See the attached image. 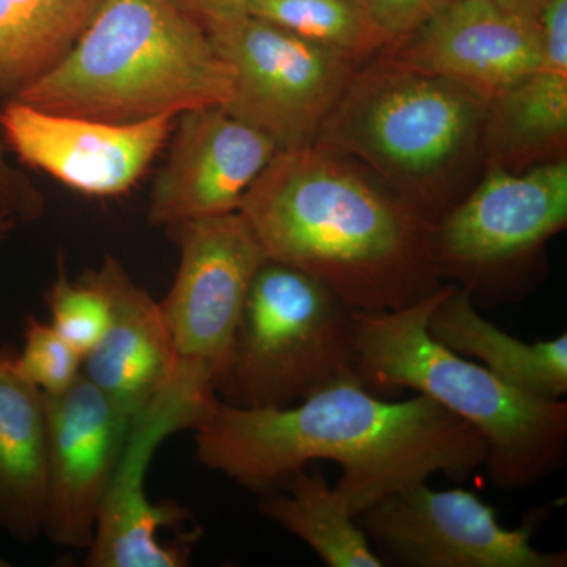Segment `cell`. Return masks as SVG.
Instances as JSON below:
<instances>
[{
	"instance_id": "obj_22",
	"label": "cell",
	"mask_w": 567,
	"mask_h": 567,
	"mask_svg": "<svg viewBox=\"0 0 567 567\" xmlns=\"http://www.w3.org/2000/svg\"><path fill=\"white\" fill-rule=\"evenodd\" d=\"M248 13L358 65L394 43L361 0H252Z\"/></svg>"
},
{
	"instance_id": "obj_12",
	"label": "cell",
	"mask_w": 567,
	"mask_h": 567,
	"mask_svg": "<svg viewBox=\"0 0 567 567\" xmlns=\"http://www.w3.org/2000/svg\"><path fill=\"white\" fill-rule=\"evenodd\" d=\"M177 115L115 123L54 114L9 100L0 136L25 166L91 197L128 193L169 142Z\"/></svg>"
},
{
	"instance_id": "obj_14",
	"label": "cell",
	"mask_w": 567,
	"mask_h": 567,
	"mask_svg": "<svg viewBox=\"0 0 567 567\" xmlns=\"http://www.w3.org/2000/svg\"><path fill=\"white\" fill-rule=\"evenodd\" d=\"M169 142L147 208L148 223L164 229L238 212L279 152L267 134L221 106L178 114Z\"/></svg>"
},
{
	"instance_id": "obj_19",
	"label": "cell",
	"mask_w": 567,
	"mask_h": 567,
	"mask_svg": "<svg viewBox=\"0 0 567 567\" xmlns=\"http://www.w3.org/2000/svg\"><path fill=\"white\" fill-rule=\"evenodd\" d=\"M429 334L454 353L481 361L503 382L536 398L559 401L567 394V336L525 342L488 322L472 295L443 284L427 320Z\"/></svg>"
},
{
	"instance_id": "obj_27",
	"label": "cell",
	"mask_w": 567,
	"mask_h": 567,
	"mask_svg": "<svg viewBox=\"0 0 567 567\" xmlns=\"http://www.w3.org/2000/svg\"><path fill=\"white\" fill-rule=\"evenodd\" d=\"M174 2L205 29L212 22L248 13L252 0H174Z\"/></svg>"
},
{
	"instance_id": "obj_7",
	"label": "cell",
	"mask_w": 567,
	"mask_h": 567,
	"mask_svg": "<svg viewBox=\"0 0 567 567\" xmlns=\"http://www.w3.org/2000/svg\"><path fill=\"white\" fill-rule=\"evenodd\" d=\"M566 227L567 158L524 171L486 167L432 229L436 274L475 305L516 300L535 286L546 245Z\"/></svg>"
},
{
	"instance_id": "obj_24",
	"label": "cell",
	"mask_w": 567,
	"mask_h": 567,
	"mask_svg": "<svg viewBox=\"0 0 567 567\" xmlns=\"http://www.w3.org/2000/svg\"><path fill=\"white\" fill-rule=\"evenodd\" d=\"M84 357L54 327L29 316L24 323V344L14 354V365L41 393L58 395L82 375Z\"/></svg>"
},
{
	"instance_id": "obj_25",
	"label": "cell",
	"mask_w": 567,
	"mask_h": 567,
	"mask_svg": "<svg viewBox=\"0 0 567 567\" xmlns=\"http://www.w3.org/2000/svg\"><path fill=\"white\" fill-rule=\"evenodd\" d=\"M47 199L24 171L9 159V148L0 136V215L18 224L39 221Z\"/></svg>"
},
{
	"instance_id": "obj_20",
	"label": "cell",
	"mask_w": 567,
	"mask_h": 567,
	"mask_svg": "<svg viewBox=\"0 0 567 567\" xmlns=\"http://www.w3.org/2000/svg\"><path fill=\"white\" fill-rule=\"evenodd\" d=\"M104 0H0V99L18 93L59 65Z\"/></svg>"
},
{
	"instance_id": "obj_23",
	"label": "cell",
	"mask_w": 567,
	"mask_h": 567,
	"mask_svg": "<svg viewBox=\"0 0 567 567\" xmlns=\"http://www.w3.org/2000/svg\"><path fill=\"white\" fill-rule=\"evenodd\" d=\"M50 311V323L85 357L102 341L111 319V300L102 279L93 270L71 279L63 259H59L58 275L44 293Z\"/></svg>"
},
{
	"instance_id": "obj_1",
	"label": "cell",
	"mask_w": 567,
	"mask_h": 567,
	"mask_svg": "<svg viewBox=\"0 0 567 567\" xmlns=\"http://www.w3.org/2000/svg\"><path fill=\"white\" fill-rule=\"evenodd\" d=\"M194 432L200 464L254 494L275 491L312 462H336V494L354 517L435 475L462 483L486 465L488 451L475 427L427 395L385 401L357 380L289 406L219 401Z\"/></svg>"
},
{
	"instance_id": "obj_29",
	"label": "cell",
	"mask_w": 567,
	"mask_h": 567,
	"mask_svg": "<svg viewBox=\"0 0 567 567\" xmlns=\"http://www.w3.org/2000/svg\"><path fill=\"white\" fill-rule=\"evenodd\" d=\"M17 226L18 223L14 221V219L9 218V216L0 215V246L9 240L10 235L13 234Z\"/></svg>"
},
{
	"instance_id": "obj_18",
	"label": "cell",
	"mask_w": 567,
	"mask_h": 567,
	"mask_svg": "<svg viewBox=\"0 0 567 567\" xmlns=\"http://www.w3.org/2000/svg\"><path fill=\"white\" fill-rule=\"evenodd\" d=\"M14 354L0 346V528L32 544L43 535L50 421L47 394L17 371Z\"/></svg>"
},
{
	"instance_id": "obj_16",
	"label": "cell",
	"mask_w": 567,
	"mask_h": 567,
	"mask_svg": "<svg viewBox=\"0 0 567 567\" xmlns=\"http://www.w3.org/2000/svg\"><path fill=\"white\" fill-rule=\"evenodd\" d=\"M110 295L102 341L85 354L82 375L134 421L174 375L178 358L159 301L115 257L95 268Z\"/></svg>"
},
{
	"instance_id": "obj_15",
	"label": "cell",
	"mask_w": 567,
	"mask_h": 567,
	"mask_svg": "<svg viewBox=\"0 0 567 567\" xmlns=\"http://www.w3.org/2000/svg\"><path fill=\"white\" fill-rule=\"evenodd\" d=\"M543 50L537 17L495 0H447L385 52L409 69L454 82L491 103L537 69Z\"/></svg>"
},
{
	"instance_id": "obj_11",
	"label": "cell",
	"mask_w": 567,
	"mask_h": 567,
	"mask_svg": "<svg viewBox=\"0 0 567 567\" xmlns=\"http://www.w3.org/2000/svg\"><path fill=\"white\" fill-rule=\"evenodd\" d=\"M178 246L177 275L159 301L175 353L223 371L254 278L267 257L240 213L167 227Z\"/></svg>"
},
{
	"instance_id": "obj_8",
	"label": "cell",
	"mask_w": 567,
	"mask_h": 567,
	"mask_svg": "<svg viewBox=\"0 0 567 567\" xmlns=\"http://www.w3.org/2000/svg\"><path fill=\"white\" fill-rule=\"evenodd\" d=\"M205 31L234 71L233 100L224 110L267 134L279 152L315 145L361 66L249 13Z\"/></svg>"
},
{
	"instance_id": "obj_10",
	"label": "cell",
	"mask_w": 567,
	"mask_h": 567,
	"mask_svg": "<svg viewBox=\"0 0 567 567\" xmlns=\"http://www.w3.org/2000/svg\"><path fill=\"white\" fill-rule=\"evenodd\" d=\"M385 566L566 567V551L533 546L543 517L506 528L494 506L464 488L427 483L395 492L357 516Z\"/></svg>"
},
{
	"instance_id": "obj_3",
	"label": "cell",
	"mask_w": 567,
	"mask_h": 567,
	"mask_svg": "<svg viewBox=\"0 0 567 567\" xmlns=\"http://www.w3.org/2000/svg\"><path fill=\"white\" fill-rule=\"evenodd\" d=\"M233 95L229 63L174 0H104L66 58L13 100L133 123L224 107Z\"/></svg>"
},
{
	"instance_id": "obj_28",
	"label": "cell",
	"mask_w": 567,
	"mask_h": 567,
	"mask_svg": "<svg viewBox=\"0 0 567 567\" xmlns=\"http://www.w3.org/2000/svg\"><path fill=\"white\" fill-rule=\"evenodd\" d=\"M495 2L506 7V9L517 11V13L537 17L543 0H495Z\"/></svg>"
},
{
	"instance_id": "obj_21",
	"label": "cell",
	"mask_w": 567,
	"mask_h": 567,
	"mask_svg": "<svg viewBox=\"0 0 567 567\" xmlns=\"http://www.w3.org/2000/svg\"><path fill=\"white\" fill-rule=\"evenodd\" d=\"M259 511L303 540L327 566H385L319 468L295 470L281 486L262 495Z\"/></svg>"
},
{
	"instance_id": "obj_6",
	"label": "cell",
	"mask_w": 567,
	"mask_h": 567,
	"mask_svg": "<svg viewBox=\"0 0 567 567\" xmlns=\"http://www.w3.org/2000/svg\"><path fill=\"white\" fill-rule=\"evenodd\" d=\"M354 311L297 268L265 260L254 278L215 390L241 409L289 406L357 380Z\"/></svg>"
},
{
	"instance_id": "obj_4",
	"label": "cell",
	"mask_w": 567,
	"mask_h": 567,
	"mask_svg": "<svg viewBox=\"0 0 567 567\" xmlns=\"http://www.w3.org/2000/svg\"><path fill=\"white\" fill-rule=\"evenodd\" d=\"M487 115L486 100L383 51L357 70L312 147L360 163L435 226L486 169Z\"/></svg>"
},
{
	"instance_id": "obj_9",
	"label": "cell",
	"mask_w": 567,
	"mask_h": 567,
	"mask_svg": "<svg viewBox=\"0 0 567 567\" xmlns=\"http://www.w3.org/2000/svg\"><path fill=\"white\" fill-rule=\"evenodd\" d=\"M218 402L210 372L178 361L167 385L133 421L87 548V566H188L193 543H166L162 537L164 529L177 527L188 516L175 503H152L145 473L163 440L185 429L196 431Z\"/></svg>"
},
{
	"instance_id": "obj_2",
	"label": "cell",
	"mask_w": 567,
	"mask_h": 567,
	"mask_svg": "<svg viewBox=\"0 0 567 567\" xmlns=\"http://www.w3.org/2000/svg\"><path fill=\"white\" fill-rule=\"evenodd\" d=\"M238 213L267 259L319 279L353 311H395L442 286L434 224L338 153H276Z\"/></svg>"
},
{
	"instance_id": "obj_13",
	"label": "cell",
	"mask_w": 567,
	"mask_h": 567,
	"mask_svg": "<svg viewBox=\"0 0 567 567\" xmlns=\"http://www.w3.org/2000/svg\"><path fill=\"white\" fill-rule=\"evenodd\" d=\"M48 398L50 457L43 536L87 550L133 421L84 375Z\"/></svg>"
},
{
	"instance_id": "obj_26",
	"label": "cell",
	"mask_w": 567,
	"mask_h": 567,
	"mask_svg": "<svg viewBox=\"0 0 567 567\" xmlns=\"http://www.w3.org/2000/svg\"><path fill=\"white\" fill-rule=\"evenodd\" d=\"M377 24L394 41L416 31L447 0H361Z\"/></svg>"
},
{
	"instance_id": "obj_5",
	"label": "cell",
	"mask_w": 567,
	"mask_h": 567,
	"mask_svg": "<svg viewBox=\"0 0 567 567\" xmlns=\"http://www.w3.org/2000/svg\"><path fill=\"white\" fill-rule=\"evenodd\" d=\"M442 287L395 311H354L358 382L375 394L409 388L427 395L486 440L495 487L536 486L566 464L567 402L517 390L436 342L427 320Z\"/></svg>"
},
{
	"instance_id": "obj_17",
	"label": "cell",
	"mask_w": 567,
	"mask_h": 567,
	"mask_svg": "<svg viewBox=\"0 0 567 567\" xmlns=\"http://www.w3.org/2000/svg\"><path fill=\"white\" fill-rule=\"evenodd\" d=\"M543 58L520 84L488 103L486 167L524 171L567 158V0L537 11Z\"/></svg>"
}]
</instances>
